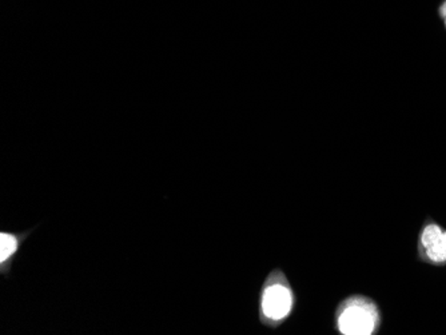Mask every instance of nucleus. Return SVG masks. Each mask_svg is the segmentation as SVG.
Wrapping results in <instances>:
<instances>
[{
  "label": "nucleus",
  "mask_w": 446,
  "mask_h": 335,
  "mask_svg": "<svg viewBox=\"0 0 446 335\" xmlns=\"http://www.w3.org/2000/svg\"><path fill=\"white\" fill-rule=\"evenodd\" d=\"M445 27H446V19H445Z\"/></svg>",
  "instance_id": "nucleus-6"
},
{
  "label": "nucleus",
  "mask_w": 446,
  "mask_h": 335,
  "mask_svg": "<svg viewBox=\"0 0 446 335\" xmlns=\"http://www.w3.org/2000/svg\"><path fill=\"white\" fill-rule=\"evenodd\" d=\"M440 17L444 20L446 19V1H444L443 6L440 7Z\"/></svg>",
  "instance_id": "nucleus-5"
},
{
  "label": "nucleus",
  "mask_w": 446,
  "mask_h": 335,
  "mask_svg": "<svg viewBox=\"0 0 446 335\" xmlns=\"http://www.w3.org/2000/svg\"><path fill=\"white\" fill-rule=\"evenodd\" d=\"M381 325V310L369 296H349L337 307L335 330L340 334L374 335L380 332Z\"/></svg>",
  "instance_id": "nucleus-2"
},
{
  "label": "nucleus",
  "mask_w": 446,
  "mask_h": 335,
  "mask_svg": "<svg viewBox=\"0 0 446 335\" xmlns=\"http://www.w3.org/2000/svg\"><path fill=\"white\" fill-rule=\"evenodd\" d=\"M418 260L433 266H446V229L437 220L427 218L422 223L417 240Z\"/></svg>",
  "instance_id": "nucleus-3"
},
{
  "label": "nucleus",
  "mask_w": 446,
  "mask_h": 335,
  "mask_svg": "<svg viewBox=\"0 0 446 335\" xmlns=\"http://www.w3.org/2000/svg\"><path fill=\"white\" fill-rule=\"evenodd\" d=\"M37 227L23 231H0V274L11 276L14 263L19 256L20 250L26 240L35 231Z\"/></svg>",
  "instance_id": "nucleus-4"
},
{
  "label": "nucleus",
  "mask_w": 446,
  "mask_h": 335,
  "mask_svg": "<svg viewBox=\"0 0 446 335\" xmlns=\"http://www.w3.org/2000/svg\"><path fill=\"white\" fill-rule=\"evenodd\" d=\"M297 296L288 276L281 269L272 270L263 280L258 298V318L262 326L281 327L292 316Z\"/></svg>",
  "instance_id": "nucleus-1"
}]
</instances>
